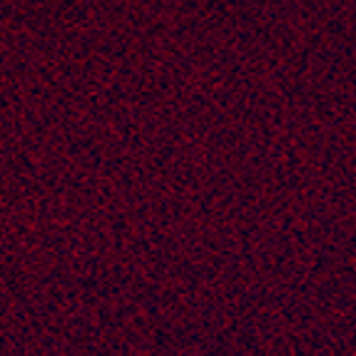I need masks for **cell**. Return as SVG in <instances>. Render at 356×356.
Returning <instances> with one entry per match:
<instances>
[]
</instances>
